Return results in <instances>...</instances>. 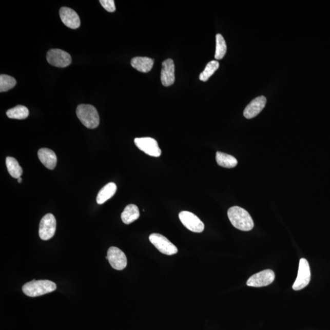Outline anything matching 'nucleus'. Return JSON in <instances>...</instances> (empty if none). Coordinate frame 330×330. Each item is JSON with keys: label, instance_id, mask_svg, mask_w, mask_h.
Masks as SVG:
<instances>
[{"label": "nucleus", "instance_id": "nucleus-26", "mask_svg": "<svg viewBox=\"0 0 330 330\" xmlns=\"http://www.w3.org/2000/svg\"><path fill=\"white\" fill-rule=\"evenodd\" d=\"M22 181V179H21V178L18 179V182H19V183H21Z\"/></svg>", "mask_w": 330, "mask_h": 330}, {"label": "nucleus", "instance_id": "nucleus-22", "mask_svg": "<svg viewBox=\"0 0 330 330\" xmlns=\"http://www.w3.org/2000/svg\"><path fill=\"white\" fill-rule=\"evenodd\" d=\"M220 64L217 61H211L207 64L206 68L200 75V80L202 82H207L211 75L219 68Z\"/></svg>", "mask_w": 330, "mask_h": 330}, {"label": "nucleus", "instance_id": "nucleus-4", "mask_svg": "<svg viewBox=\"0 0 330 330\" xmlns=\"http://www.w3.org/2000/svg\"><path fill=\"white\" fill-rule=\"evenodd\" d=\"M150 242L158 250L166 255H173L178 253V248L169 240L162 235L153 233L149 236Z\"/></svg>", "mask_w": 330, "mask_h": 330}, {"label": "nucleus", "instance_id": "nucleus-2", "mask_svg": "<svg viewBox=\"0 0 330 330\" xmlns=\"http://www.w3.org/2000/svg\"><path fill=\"white\" fill-rule=\"evenodd\" d=\"M56 289V285L49 280H33L28 282L22 287V290L26 296L36 297L52 293Z\"/></svg>", "mask_w": 330, "mask_h": 330}, {"label": "nucleus", "instance_id": "nucleus-11", "mask_svg": "<svg viewBox=\"0 0 330 330\" xmlns=\"http://www.w3.org/2000/svg\"><path fill=\"white\" fill-rule=\"evenodd\" d=\"M107 259L111 267L115 270H122L127 267L126 256L123 251L117 247L111 246L108 249Z\"/></svg>", "mask_w": 330, "mask_h": 330}, {"label": "nucleus", "instance_id": "nucleus-9", "mask_svg": "<svg viewBox=\"0 0 330 330\" xmlns=\"http://www.w3.org/2000/svg\"><path fill=\"white\" fill-rule=\"evenodd\" d=\"M56 221L52 213H48L41 220L39 229L40 238L43 240L52 239L55 234Z\"/></svg>", "mask_w": 330, "mask_h": 330}, {"label": "nucleus", "instance_id": "nucleus-21", "mask_svg": "<svg viewBox=\"0 0 330 330\" xmlns=\"http://www.w3.org/2000/svg\"><path fill=\"white\" fill-rule=\"evenodd\" d=\"M6 114L11 119L18 120H25L29 115L28 109L23 105H17L16 107L9 109L6 112Z\"/></svg>", "mask_w": 330, "mask_h": 330}, {"label": "nucleus", "instance_id": "nucleus-13", "mask_svg": "<svg viewBox=\"0 0 330 330\" xmlns=\"http://www.w3.org/2000/svg\"><path fill=\"white\" fill-rule=\"evenodd\" d=\"M161 82L166 87L171 86L175 82V66L171 59L166 60L162 63Z\"/></svg>", "mask_w": 330, "mask_h": 330}, {"label": "nucleus", "instance_id": "nucleus-7", "mask_svg": "<svg viewBox=\"0 0 330 330\" xmlns=\"http://www.w3.org/2000/svg\"><path fill=\"white\" fill-rule=\"evenodd\" d=\"M179 219L183 225L191 231L201 233L204 230V224L193 213L182 211L179 214Z\"/></svg>", "mask_w": 330, "mask_h": 330}, {"label": "nucleus", "instance_id": "nucleus-20", "mask_svg": "<svg viewBox=\"0 0 330 330\" xmlns=\"http://www.w3.org/2000/svg\"><path fill=\"white\" fill-rule=\"evenodd\" d=\"M6 164L8 172L12 178L17 179L21 178L23 173V169L19 165L17 160L11 157H8L6 160Z\"/></svg>", "mask_w": 330, "mask_h": 330}, {"label": "nucleus", "instance_id": "nucleus-6", "mask_svg": "<svg viewBox=\"0 0 330 330\" xmlns=\"http://www.w3.org/2000/svg\"><path fill=\"white\" fill-rule=\"evenodd\" d=\"M310 280V271L308 262L306 259H301L299 262L297 277L293 285L295 290H300L306 287Z\"/></svg>", "mask_w": 330, "mask_h": 330}, {"label": "nucleus", "instance_id": "nucleus-15", "mask_svg": "<svg viewBox=\"0 0 330 330\" xmlns=\"http://www.w3.org/2000/svg\"><path fill=\"white\" fill-rule=\"evenodd\" d=\"M38 158L43 164L49 169H53L56 167L57 157L52 150L47 148H42L37 153Z\"/></svg>", "mask_w": 330, "mask_h": 330}, {"label": "nucleus", "instance_id": "nucleus-10", "mask_svg": "<svg viewBox=\"0 0 330 330\" xmlns=\"http://www.w3.org/2000/svg\"><path fill=\"white\" fill-rule=\"evenodd\" d=\"M275 273L271 270H265L253 275L247 281L248 286L261 287L268 286L275 280Z\"/></svg>", "mask_w": 330, "mask_h": 330}, {"label": "nucleus", "instance_id": "nucleus-16", "mask_svg": "<svg viewBox=\"0 0 330 330\" xmlns=\"http://www.w3.org/2000/svg\"><path fill=\"white\" fill-rule=\"evenodd\" d=\"M153 60L148 57H135L131 60V65L138 71L149 72L152 69Z\"/></svg>", "mask_w": 330, "mask_h": 330}, {"label": "nucleus", "instance_id": "nucleus-25", "mask_svg": "<svg viewBox=\"0 0 330 330\" xmlns=\"http://www.w3.org/2000/svg\"><path fill=\"white\" fill-rule=\"evenodd\" d=\"M100 3L106 11L109 12H114L116 11V6L113 0H101Z\"/></svg>", "mask_w": 330, "mask_h": 330}, {"label": "nucleus", "instance_id": "nucleus-8", "mask_svg": "<svg viewBox=\"0 0 330 330\" xmlns=\"http://www.w3.org/2000/svg\"><path fill=\"white\" fill-rule=\"evenodd\" d=\"M47 60L50 65L57 67H66L72 63L70 54L61 49L50 50L47 54Z\"/></svg>", "mask_w": 330, "mask_h": 330}, {"label": "nucleus", "instance_id": "nucleus-24", "mask_svg": "<svg viewBox=\"0 0 330 330\" xmlns=\"http://www.w3.org/2000/svg\"><path fill=\"white\" fill-rule=\"evenodd\" d=\"M17 83L12 76L2 74L0 75V92H6L13 88Z\"/></svg>", "mask_w": 330, "mask_h": 330}, {"label": "nucleus", "instance_id": "nucleus-19", "mask_svg": "<svg viewBox=\"0 0 330 330\" xmlns=\"http://www.w3.org/2000/svg\"><path fill=\"white\" fill-rule=\"evenodd\" d=\"M216 161L218 165L226 168H235L238 163L235 157L222 152L216 153Z\"/></svg>", "mask_w": 330, "mask_h": 330}, {"label": "nucleus", "instance_id": "nucleus-3", "mask_svg": "<svg viewBox=\"0 0 330 330\" xmlns=\"http://www.w3.org/2000/svg\"><path fill=\"white\" fill-rule=\"evenodd\" d=\"M76 115L81 123L88 129H94L99 126L100 118L98 111L91 105L82 104L78 106Z\"/></svg>", "mask_w": 330, "mask_h": 330}, {"label": "nucleus", "instance_id": "nucleus-1", "mask_svg": "<svg viewBox=\"0 0 330 330\" xmlns=\"http://www.w3.org/2000/svg\"><path fill=\"white\" fill-rule=\"evenodd\" d=\"M227 216L236 228L243 231H249L254 227V222L250 215L243 208L238 206L230 207L227 211Z\"/></svg>", "mask_w": 330, "mask_h": 330}, {"label": "nucleus", "instance_id": "nucleus-23", "mask_svg": "<svg viewBox=\"0 0 330 330\" xmlns=\"http://www.w3.org/2000/svg\"><path fill=\"white\" fill-rule=\"evenodd\" d=\"M227 46L225 39L222 34H217L216 36V51L215 57L216 60H222L225 56Z\"/></svg>", "mask_w": 330, "mask_h": 330}, {"label": "nucleus", "instance_id": "nucleus-14", "mask_svg": "<svg viewBox=\"0 0 330 330\" xmlns=\"http://www.w3.org/2000/svg\"><path fill=\"white\" fill-rule=\"evenodd\" d=\"M267 99L263 95L256 98L249 103L245 108L243 115L247 119L255 118L263 110L265 107Z\"/></svg>", "mask_w": 330, "mask_h": 330}, {"label": "nucleus", "instance_id": "nucleus-17", "mask_svg": "<svg viewBox=\"0 0 330 330\" xmlns=\"http://www.w3.org/2000/svg\"><path fill=\"white\" fill-rule=\"evenodd\" d=\"M139 207L134 204H129L125 208L121 214V219L126 225L133 223L140 217Z\"/></svg>", "mask_w": 330, "mask_h": 330}, {"label": "nucleus", "instance_id": "nucleus-18", "mask_svg": "<svg viewBox=\"0 0 330 330\" xmlns=\"http://www.w3.org/2000/svg\"><path fill=\"white\" fill-rule=\"evenodd\" d=\"M117 190V186L113 182H110L105 185L99 192L97 197L98 204H102L113 197Z\"/></svg>", "mask_w": 330, "mask_h": 330}, {"label": "nucleus", "instance_id": "nucleus-5", "mask_svg": "<svg viewBox=\"0 0 330 330\" xmlns=\"http://www.w3.org/2000/svg\"><path fill=\"white\" fill-rule=\"evenodd\" d=\"M134 144L140 150L146 154L155 158L161 156L162 151L158 142L150 137L137 138L134 140Z\"/></svg>", "mask_w": 330, "mask_h": 330}, {"label": "nucleus", "instance_id": "nucleus-12", "mask_svg": "<svg viewBox=\"0 0 330 330\" xmlns=\"http://www.w3.org/2000/svg\"><path fill=\"white\" fill-rule=\"evenodd\" d=\"M60 15L61 20L67 27L77 29L81 24L79 15L72 9L67 7L61 8Z\"/></svg>", "mask_w": 330, "mask_h": 330}]
</instances>
